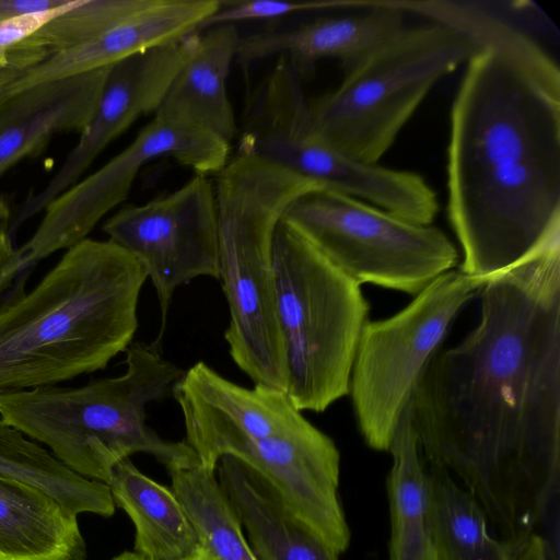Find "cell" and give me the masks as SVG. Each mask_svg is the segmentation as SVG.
I'll list each match as a JSON object with an SVG mask.
<instances>
[{"label": "cell", "instance_id": "cell-18", "mask_svg": "<svg viewBox=\"0 0 560 560\" xmlns=\"http://www.w3.org/2000/svg\"><path fill=\"white\" fill-rule=\"evenodd\" d=\"M78 516L49 493L0 475V560H85Z\"/></svg>", "mask_w": 560, "mask_h": 560}, {"label": "cell", "instance_id": "cell-28", "mask_svg": "<svg viewBox=\"0 0 560 560\" xmlns=\"http://www.w3.org/2000/svg\"><path fill=\"white\" fill-rule=\"evenodd\" d=\"M516 560H557L542 536L530 535L517 549Z\"/></svg>", "mask_w": 560, "mask_h": 560}, {"label": "cell", "instance_id": "cell-21", "mask_svg": "<svg viewBox=\"0 0 560 560\" xmlns=\"http://www.w3.org/2000/svg\"><path fill=\"white\" fill-rule=\"evenodd\" d=\"M0 475L39 488L77 516L92 513L110 517L115 514L116 506L107 483L72 471L48 450L27 439L2 418Z\"/></svg>", "mask_w": 560, "mask_h": 560}, {"label": "cell", "instance_id": "cell-26", "mask_svg": "<svg viewBox=\"0 0 560 560\" xmlns=\"http://www.w3.org/2000/svg\"><path fill=\"white\" fill-rule=\"evenodd\" d=\"M72 0H0V22L67 5Z\"/></svg>", "mask_w": 560, "mask_h": 560}, {"label": "cell", "instance_id": "cell-29", "mask_svg": "<svg viewBox=\"0 0 560 560\" xmlns=\"http://www.w3.org/2000/svg\"><path fill=\"white\" fill-rule=\"evenodd\" d=\"M8 229V226L0 229V271L15 248Z\"/></svg>", "mask_w": 560, "mask_h": 560}, {"label": "cell", "instance_id": "cell-17", "mask_svg": "<svg viewBox=\"0 0 560 560\" xmlns=\"http://www.w3.org/2000/svg\"><path fill=\"white\" fill-rule=\"evenodd\" d=\"M215 476L257 560H339L289 511L278 492L241 460L221 457Z\"/></svg>", "mask_w": 560, "mask_h": 560}, {"label": "cell", "instance_id": "cell-2", "mask_svg": "<svg viewBox=\"0 0 560 560\" xmlns=\"http://www.w3.org/2000/svg\"><path fill=\"white\" fill-rule=\"evenodd\" d=\"M424 15L477 45L451 110L447 211L459 270L489 280L560 238V70L472 3L432 0Z\"/></svg>", "mask_w": 560, "mask_h": 560}, {"label": "cell", "instance_id": "cell-15", "mask_svg": "<svg viewBox=\"0 0 560 560\" xmlns=\"http://www.w3.org/2000/svg\"><path fill=\"white\" fill-rule=\"evenodd\" d=\"M110 67L37 84L0 100V177L59 132H80L92 117Z\"/></svg>", "mask_w": 560, "mask_h": 560}, {"label": "cell", "instance_id": "cell-19", "mask_svg": "<svg viewBox=\"0 0 560 560\" xmlns=\"http://www.w3.org/2000/svg\"><path fill=\"white\" fill-rule=\"evenodd\" d=\"M386 487L390 511L389 560H439L432 483L423 465L410 401L396 427Z\"/></svg>", "mask_w": 560, "mask_h": 560}, {"label": "cell", "instance_id": "cell-1", "mask_svg": "<svg viewBox=\"0 0 560 560\" xmlns=\"http://www.w3.org/2000/svg\"><path fill=\"white\" fill-rule=\"evenodd\" d=\"M478 325L410 399L424 459L454 472L499 539L559 549L560 238L481 288Z\"/></svg>", "mask_w": 560, "mask_h": 560}, {"label": "cell", "instance_id": "cell-8", "mask_svg": "<svg viewBox=\"0 0 560 560\" xmlns=\"http://www.w3.org/2000/svg\"><path fill=\"white\" fill-rule=\"evenodd\" d=\"M282 218L359 284L417 295L458 262L441 230L327 188L305 191Z\"/></svg>", "mask_w": 560, "mask_h": 560}, {"label": "cell", "instance_id": "cell-7", "mask_svg": "<svg viewBox=\"0 0 560 560\" xmlns=\"http://www.w3.org/2000/svg\"><path fill=\"white\" fill-rule=\"evenodd\" d=\"M477 45L444 24L405 27L308 101L314 137L349 156L377 163L433 85L470 58Z\"/></svg>", "mask_w": 560, "mask_h": 560}, {"label": "cell", "instance_id": "cell-9", "mask_svg": "<svg viewBox=\"0 0 560 560\" xmlns=\"http://www.w3.org/2000/svg\"><path fill=\"white\" fill-rule=\"evenodd\" d=\"M487 281L452 269L395 315L368 320L349 386L358 427L368 446L388 452L424 369L453 320Z\"/></svg>", "mask_w": 560, "mask_h": 560}, {"label": "cell", "instance_id": "cell-4", "mask_svg": "<svg viewBox=\"0 0 560 560\" xmlns=\"http://www.w3.org/2000/svg\"><path fill=\"white\" fill-rule=\"evenodd\" d=\"M125 353L126 370L117 377L0 392V418L72 471L105 483L136 453L152 455L167 472L199 464L185 441H167L147 424V406L172 396L184 370L155 345L132 342Z\"/></svg>", "mask_w": 560, "mask_h": 560}, {"label": "cell", "instance_id": "cell-20", "mask_svg": "<svg viewBox=\"0 0 560 560\" xmlns=\"http://www.w3.org/2000/svg\"><path fill=\"white\" fill-rule=\"evenodd\" d=\"M107 485L115 506L133 524L132 551L139 557L183 560L202 548L173 489L144 475L129 458L113 468Z\"/></svg>", "mask_w": 560, "mask_h": 560}, {"label": "cell", "instance_id": "cell-14", "mask_svg": "<svg viewBox=\"0 0 560 560\" xmlns=\"http://www.w3.org/2000/svg\"><path fill=\"white\" fill-rule=\"evenodd\" d=\"M220 0H151L150 4L101 36L57 52L27 69L0 94L110 67L130 56L199 32Z\"/></svg>", "mask_w": 560, "mask_h": 560}, {"label": "cell", "instance_id": "cell-16", "mask_svg": "<svg viewBox=\"0 0 560 560\" xmlns=\"http://www.w3.org/2000/svg\"><path fill=\"white\" fill-rule=\"evenodd\" d=\"M240 36L233 24L200 32L195 54L174 78L153 118L202 130L230 143L237 128L228 77Z\"/></svg>", "mask_w": 560, "mask_h": 560}, {"label": "cell", "instance_id": "cell-27", "mask_svg": "<svg viewBox=\"0 0 560 560\" xmlns=\"http://www.w3.org/2000/svg\"><path fill=\"white\" fill-rule=\"evenodd\" d=\"M8 58L9 63L0 67V94L27 69L36 65L34 59L19 51H9Z\"/></svg>", "mask_w": 560, "mask_h": 560}, {"label": "cell", "instance_id": "cell-30", "mask_svg": "<svg viewBox=\"0 0 560 560\" xmlns=\"http://www.w3.org/2000/svg\"><path fill=\"white\" fill-rule=\"evenodd\" d=\"M10 207L2 197H0V229L9 226L11 220Z\"/></svg>", "mask_w": 560, "mask_h": 560}, {"label": "cell", "instance_id": "cell-12", "mask_svg": "<svg viewBox=\"0 0 560 560\" xmlns=\"http://www.w3.org/2000/svg\"><path fill=\"white\" fill-rule=\"evenodd\" d=\"M172 397L183 415L184 441L211 471L234 441L283 435L310 423L285 392L260 384L241 386L202 361L184 371Z\"/></svg>", "mask_w": 560, "mask_h": 560}, {"label": "cell", "instance_id": "cell-22", "mask_svg": "<svg viewBox=\"0 0 560 560\" xmlns=\"http://www.w3.org/2000/svg\"><path fill=\"white\" fill-rule=\"evenodd\" d=\"M439 560H516L518 547L493 537L476 499L430 465Z\"/></svg>", "mask_w": 560, "mask_h": 560}, {"label": "cell", "instance_id": "cell-24", "mask_svg": "<svg viewBox=\"0 0 560 560\" xmlns=\"http://www.w3.org/2000/svg\"><path fill=\"white\" fill-rule=\"evenodd\" d=\"M151 0H74L11 50L46 58L92 40L149 5ZM9 54V52H8Z\"/></svg>", "mask_w": 560, "mask_h": 560}, {"label": "cell", "instance_id": "cell-3", "mask_svg": "<svg viewBox=\"0 0 560 560\" xmlns=\"http://www.w3.org/2000/svg\"><path fill=\"white\" fill-rule=\"evenodd\" d=\"M142 265L110 241L67 249L30 292L0 304V392L105 370L133 342Z\"/></svg>", "mask_w": 560, "mask_h": 560}, {"label": "cell", "instance_id": "cell-6", "mask_svg": "<svg viewBox=\"0 0 560 560\" xmlns=\"http://www.w3.org/2000/svg\"><path fill=\"white\" fill-rule=\"evenodd\" d=\"M272 255L277 316L285 350V393L301 412H323L349 395L369 302L361 284L283 218L273 234Z\"/></svg>", "mask_w": 560, "mask_h": 560}, {"label": "cell", "instance_id": "cell-11", "mask_svg": "<svg viewBox=\"0 0 560 560\" xmlns=\"http://www.w3.org/2000/svg\"><path fill=\"white\" fill-rule=\"evenodd\" d=\"M103 231L142 265L154 287L161 328L153 345L160 348L176 289L199 277L220 278L214 184L195 173L165 197L121 208Z\"/></svg>", "mask_w": 560, "mask_h": 560}, {"label": "cell", "instance_id": "cell-13", "mask_svg": "<svg viewBox=\"0 0 560 560\" xmlns=\"http://www.w3.org/2000/svg\"><path fill=\"white\" fill-rule=\"evenodd\" d=\"M363 14L317 19L293 27H269L240 36L236 59L248 67L272 56L289 59L302 79L322 59H337L343 74L405 28L404 12L387 0H362Z\"/></svg>", "mask_w": 560, "mask_h": 560}, {"label": "cell", "instance_id": "cell-23", "mask_svg": "<svg viewBox=\"0 0 560 560\" xmlns=\"http://www.w3.org/2000/svg\"><path fill=\"white\" fill-rule=\"evenodd\" d=\"M171 488L213 560H257L215 471L196 464L168 471Z\"/></svg>", "mask_w": 560, "mask_h": 560}, {"label": "cell", "instance_id": "cell-25", "mask_svg": "<svg viewBox=\"0 0 560 560\" xmlns=\"http://www.w3.org/2000/svg\"><path fill=\"white\" fill-rule=\"evenodd\" d=\"M48 11L35 12L0 22V67L9 63L8 52L22 40L37 32L69 5Z\"/></svg>", "mask_w": 560, "mask_h": 560}, {"label": "cell", "instance_id": "cell-5", "mask_svg": "<svg viewBox=\"0 0 560 560\" xmlns=\"http://www.w3.org/2000/svg\"><path fill=\"white\" fill-rule=\"evenodd\" d=\"M320 187L269 161L236 152L214 182L219 270L229 307V354L254 385L285 392V350L273 269V234L289 206Z\"/></svg>", "mask_w": 560, "mask_h": 560}, {"label": "cell", "instance_id": "cell-10", "mask_svg": "<svg viewBox=\"0 0 560 560\" xmlns=\"http://www.w3.org/2000/svg\"><path fill=\"white\" fill-rule=\"evenodd\" d=\"M168 156L196 174L217 175L230 156V143L202 130L153 118L117 155L52 199L35 233L0 271V291L40 260L85 240L95 225L127 199L140 170Z\"/></svg>", "mask_w": 560, "mask_h": 560}]
</instances>
